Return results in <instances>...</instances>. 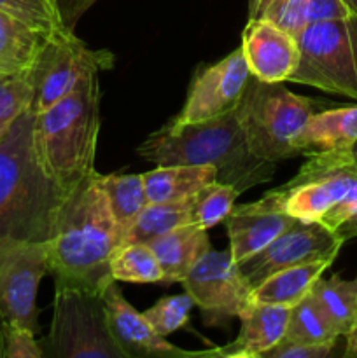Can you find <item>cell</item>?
<instances>
[{
	"mask_svg": "<svg viewBox=\"0 0 357 358\" xmlns=\"http://www.w3.org/2000/svg\"><path fill=\"white\" fill-rule=\"evenodd\" d=\"M345 6L352 10V14H357V0H343Z\"/></svg>",
	"mask_w": 357,
	"mask_h": 358,
	"instance_id": "ab89813d",
	"label": "cell"
},
{
	"mask_svg": "<svg viewBox=\"0 0 357 358\" xmlns=\"http://www.w3.org/2000/svg\"><path fill=\"white\" fill-rule=\"evenodd\" d=\"M307 163L300 168L290 182L308 180L331 173H350L357 178V140L346 149L315 152L307 156Z\"/></svg>",
	"mask_w": 357,
	"mask_h": 358,
	"instance_id": "1f68e13d",
	"label": "cell"
},
{
	"mask_svg": "<svg viewBox=\"0 0 357 358\" xmlns=\"http://www.w3.org/2000/svg\"><path fill=\"white\" fill-rule=\"evenodd\" d=\"M49 35L0 10V76L30 73Z\"/></svg>",
	"mask_w": 357,
	"mask_h": 358,
	"instance_id": "44dd1931",
	"label": "cell"
},
{
	"mask_svg": "<svg viewBox=\"0 0 357 358\" xmlns=\"http://www.w3.org/2000/svg\"><path fill=\"white\" fill-rule=\"evenodd\" d=\"M308 0H248V20H262L298 35L308 24Z\"/></svg>",
	"mask_w": 357,
	"mask_h": 358,
	"instance_id": "f546056e",
	"label": "cell"
},
{
	"mask_svg": "<svg viewBox=\"0 0 357 358\" xmlns=\"http://www.w3.org/2000/svg\"><path fill=\"white\" fill-rule=\"evenodd\" d=\"M357 178L350 173H331L301 182H287L275 191L282 198L284 212L301 222H318L338 205Z\"/></svg>",
	"mask_w": 357,
	"mask_h": 358,
	"instance_id": "e0dca14e",
	"label": "cell"
},
{
	"mask_svg": "<svg viewBox=\"0 0 357 358\" xmlns=\"http://www.w3.org/2000/svg\"><path fill=\"white\" fill-rule=\"evenodd\" d=\"M0 10L46 35L66 30L58 0H0Z\"/></svg>",
	"mask_w": 357,
	"mask_h": 358,
	"instance_id": "f1b7e54d",
	"label": "cell"
},
{
	"mask_svg": "<svg viewBox=\"0 0 357 358\" xmlns=\"http://www.w3.org/2000/svg\"><path fill=\"white\" fill-rule=\"evenodd\" d=\"M191 224L189 201L181 203H149L142 210L121 240V247L132 243H150L168 231Z\"/></svg>",
	"mask_w": 357,
	"mask_h": 358,
	"instance_id": "d4e9b609",
	"label": "cell"
},
{
	"mask_svg": "<svg viewBox=\"0 0 357 358\" xmlns=\"http://www.w3.org/2000/svg\"><path fill=\"white\" fill-rule=\"evenodd\" d=\"M98 177L100 173L94 170L66 196L48 241V257L55 283L102 296L114 282L111 259L121 247V233Z\"/></svg>",
	"mask_w": 357,
	"mask_h": 358,
	"instance_id": "7a4b0ae2",
	"label": "cell"
},
{
	"mask_svg": "<svg viewBox=\"0 0 357 358\" xmlns=\"http://www.w3.org/2000/svg\"><path fill=\"white\" fill-rule=\"evenodd\" d=\"M107 311V324L112 338L128 358L135 357H216L214 350L206 352H188L167 341L154 331L144 313H139L126 297L119 292L115 282H112L102 294Z\"/></svg>",
	"mask_w": 357,
	"mask_h": 358,
	"instance_id": "5bb4252c",
	"label": "cell"
},
{
	"mask_svg": "<svg viewBox=\"0 0 357 358\" xmlns=\"http://www.w3.org/2000/svg\"><path fill=\"white\" fill-rule=\"evenodd\" d=\"M100 133L98 76L76 91L35 112L34 135L38 157L49 177L66 192L94 171Z\"/></svg>",
	"mask_w": 357,
	"mask_h": 358,
	"instance_id": "277c9868",
	"label": "cell"
},
{
	"mask_svg": "<svg viewBox=\"0 0 357 358\" xmlns=\"http://www.w3.org/2000/svg\"><path fill=\"white\" fill-rule=\"evenodd\" d=\"M346 338V346H345V357L357 358V322L354 324V327L350 329L345 334Z\"/></svg>",
	"mask_w": 357,
	"mask_h": 358,
	"instance_id": "f35d334b",
	"label": "cell"
},
{
	"mask_svg": "<svg viewBox=\"0 0 357 358\" xmlns=\"http://www.w3.org/2000/svg\"><path fill=\"white\" fill-rule=\"evenodd\" d=\"M352 14L343 0H308V23L342 20Z\"/></svg>",
	"mask_w": 357,
	"mask_h": 358,
	"instance_id": "8d00e7d4",
	"label": "cell"
},
{
	"mask_svg": "<svg viewBox=\"0 0 357 358\" xmlns=\"http://www.w3.org/2000/svg\"><path fill=\"white\" fill-rule=\"evenodd\" d=\"M238 196H240V191L224 182L216 180L205 185L202 191H198L189 199L191 224H195L200 229L209 231L217 224L224 222L231 210L234 208Z\"/></svg>",
	"mask_w": 357,
	"mask_h": 358,
	"instance_id": "4316f807",
	"label": "cell"
},
{
	"mask_svg": "<svg viewBox=\"0 0 357 358\" xmlns=\"http://www.w3.org/2000/svg\"><path fill=\"white\" fill-rule=\"evenodd\" d=\"M34 121L30 107L0 138V257L23 245L48 243L70 194L42 166Z\"/></svg>",
	"mask_w": 357,
	"mask_h": 358,
	"instance_id": "6da1fadb",
	"label": "cell"
},
{
	"mask_svg": "<svg viewBox=\"0 0 357 358\" xmlns=\"http://www.w3.org/2000/svg\"><path fill=\"white\" fill-rule=\"evenodd\" d=\"M100 185L107 198L108 210L115 226L121 233V240L126 231L132 227L136 217L149 205L142 175H102Z\"/></svg>",
	"mask_w": 357,
	"mask_h": 358,
	"instance_id": "603a6c76",
	"label": "cell"
},
{
	"mask_svg": "<svg viewBox=\"0 0 357 358\" xmlns=\"http://www.w3.org/2000/svg\"><path fill=\"white\" fill-rule=\"evenodd\" d=\"M44 357L35 332L20 325L0 322V358H41Z\"/></svg>",
	"mask_w": 357,
	"mask_h": 358,
	"instance_id": "836d02e7",
	"label": "cell"
},
{
	"mask_svg": "<svg viewBox=\"0 0 357 358\" xmlns=\"http://www.w3.org/2000/svg\"><path fill=\"white\" fill-rule=\"evenodd\" d=\"M342 336L336 332L331 322L321 310L312 292L307 297L289 308V320L284 339L310 345L336 343Z\"/></svg>",
	"mask_w": 357,
	"mask_h": 358,
	"instance_id": "484cf974",
	"label": "cell"
},
{
	"mask_svg": "<svg viewBox=\"0 0 357 358\" xmlns=\"http://www.w3.org/2000/svg\"><path fill=\"white\" fill-rule=\"evenodd\" d=\"M97 0H58L59 14L66 30H76V23Z\"/></svg>",
	"mask_w": 357,
	"mask_h": 358,
	"instance_id": "74e56055",
	"label": "cell"
},
{
	"mask_svg": "<svg viewBox=\"0 0 357 358\" xmlns=\"http://www.w3.org/2000/svg\"><path fill=\"white\" fill-rule=\"evenodd\" d=\"M34 83L30 73L0 76V138L10 129L16 119L31 107Z\"/></svg>",
	"mask_w": 357,
	"mask_h": 358,
	"instance_id": "4dcf8cb0",
	"label": "cell"
},
{
	"mask_svg": "<svg viewBox=\"0 0 357 358\" xmlns=\"http://www.w3.org/2000/svg\"><path fill=\"white\" fill-rule=\"evenodd\" d=\"M332 262L335 261H315L280 269L252 290V299L276 306H294L312 292L314 283Z\"/></svg>",
	"mask_w": 357,
	"mask_h": 358,
	"instance_id": "7402d4cb",
	"label": "cell"
},
{
	"mask_svg": "<svg viewBox=\"0 0 357 358\" xmlns=\"http://www.w3.org/2000/svg\"><path fill=\"white\" fill-rule=\"evenodd\" d=\"M357 140V105L322 108L312 115L294 142L300 156L346 149Z\"/></svg>",
	"mask_w": 357,
	"mask_h": 358,
	"instance_id": "ac0fdd59",
	"label": "cell"
},
{
	"mask_svg": "<svg viewBox=\"0 0 357 358\" xmlns=\"http://www.w3.org/2000/svg\"><path fill=\"white\" fill-rule=\"evenodd\" d=\"M136 152L158 166H216L217 180L237 187L240 194L268 182L275 171V164L252 156L234 110L195 124H164L147 136Z\"/></svg>",
	"mask_w": 357,
	"mask_h": 358,
	"instance_id": "3957f363",
	"label": "cell"
},
{
	"mask_svg": "<svg viewBox=\"0 0 357 358\" xmlns=\"http://www.w3.org/2000/svg\"><path fill=\"white\" fill-rule=\"evenodd\" d=\"M296 38L300 63L290 83L357 100V14L308 23Z\"/></svg>",
	"mask_w": 357,
	"mask_h": 358,
	"instance_id": "8992f818",
	"label": "cell"
},
{
	"mask_svg": "<svg viewBox=\"0 0 357 358\" xmlns=\"http://www.w3.org/2000/svg\"><path fill=\"white\" fill-rule=\"evenodd\" d=\"M322 105L326 101L293 93L282 83H262L251 76L234 112L252 156L276 164L300 156L294 142Z\"/></svg>",
	"mask_w": 357,
	"mask_h": 358,
	"instance_id": "5b68a950",
	"label": "cell"
},
{
	"mask_svg": "<svg viewBox=\"0 0 357 358\" xmlns=\"http://www.w3.org/2000/svg\"><path fill=\"white\" fill-rule=\"evenodd\" d=\"M336 343L324 345H310V343H296L282 339L279 345L272 346L261 358H326L332 353Z\"/></svg>",
	"mask_w": 357,
	"mask_h": 358,
	"instance_id": "d590c367",
	"label": "cell"
},
{
	"mask_svg": "<svg viewBox=\"0 0 357 358\" xmlns=\"http://www.w3.org/2000/svg\"><path fill=\"white\" fill-rule=\"evenodd\" d=\"M160 262L163 280L161 283H177L184 280L189 269L210 250L206 231L195 224H186L168 231L163 236L147 243Z\"/></svg>",
	"mask_w": 357,
	"mask_h": 358,
	"instance_id": "d6986e66",
	"label": "cell"
},
{
	"mask_svg": "<svg viewBox=\"0 0 357 358\" xmlns=\"http://www.w3.org/2000/svg\"><path fill=\"white\" fill-rule=\"evenodd\" d=\"M181 283L195 306L202 310L203 324L209 327H226L252 303V289L240 275L230 250L210 248Z\"/></svg>",
	"mask_w": 357,
	"mask_h": 358,
	"instance_id": "9c48e42d",
	"label": "cell"
},
{
	"mask_svg": "<svg viewBox=\"0 0 357 358\" xmlns=\"http://www.w3.org/2000/svg\"><path fill=\"white\" fill-rule=\"evenodd\" d=\"M114 65L107 49H91L72 30L49 35L31 69L34 100L31 110L41 112L65 98L102 70Z\"/></svg>",
	"mask_w": 357,
	"mask_h": 358,
	"instance_id": "ba28073f",
	"label": "cell"
},
{
	"mask_svg": "<svg viewBox=\"0 0 357 358\" xmlns=\"http://www.w3.org/2000/svg\"><path fill=\"white\" fill-rule=\"evenodd\" d=\"M312 296L340 336H345L354 327L357 322V278L321 276L312 287Z\"/></svg>",
	"mask_w": 357,
	"mask_h": 358,
	"instance_id": "cb8c5ba5",
	"label": "cell"
},
{
	"mask_svg": "<svg viewBox=\"0 0 357 358\" xmlns=\"http://www.w3.org/2000/svg\"><path fill=\"white\" fill-rule=\"evenodd\" d=\"M48 273V243L23 245L0 257V322L37 332V292Z\"/></svg>",
	"mask_w": 357,
	"mask_h": 358,
	"instance_id": "7c38bea8",
	"label": "cell"
},
{
	"mask_svg": "<svg viewBox=\"0 0 357 358\" xmlns=\"http://www.w3.org/2000/svg\"><path fill=\"white\" fill-rule=\"evenodd\" d=\"M192 299L189 294H181V296H167L161 297L153 308L144 311V317L147 318L154 331L163 338L174 334L178 329L186 327L191 315Z\"/></svg>",
	"mask_w": 357,
	"mask_h": 358,
	"instance_id": "d6a6232c",
	"label": "cell"
},
{
	"mask_svg": "<svg viewBox=\"0 0 357 358\" xmlns=\"http://www.w3.org/2000/svg\"><path fill=\"white\" fill-rule=\"evenodd\" d=\"M149 203L189 201L205 185L217 180L216 166L167 164L142 173Z\"/></svg>",
	"mask_w": 357,
	"mask_h": 358,
	"instance_id": "ffe728a7",
	"label": "cell"
},
{
	"mask_svg": "<svg viewBox=\"0 0 357 358\" xmlns=\"http://www.w3.org/2000/svg\"><path fill=\"white\" fill-rule=\"evenodd\" d=\"M55 285L51 331L41 343L44 357L128 358L108 331L100 294L63 283Z\"/></svg>",
	"mask_w": 357,
	"mask_h": 358,
	"instance_id": "52a82bcc",
	"label": "cell"
},
{
	"mask_svg": "<svg viewBox=\"0 0 357 358\" xmlns=\"http://www.w3.org/2000/svg\"><path fill=\"white\" fill-rule=\"evenodd\" d=\"M318 222L335 231L343 241L357 238V182L346 192L345 198L332 206Z\"/></svg>",
	"mask_w": 357,
	"mask_h": 358,
	"instance_id": "e575fe53",
	"label": "cell"
},
{
	"mask_svg": "<svg viewBox=\"0 0 357 358\" xmlns=\"http://www.w3.org/2000/svg\"><path fill=\"white\" fill-rule=\"evenodd\" d=\"M294 217L284 212L279 192H266L261 199L245 205H234L224 220L230 238V254L237 266L268 247L276 236L289 229Z\"/></svg>",
	"mask_w": 357,
	"mask_h": 358,
	"instance_id": "4fadbf2b",
	"label": "cell"
},
{
	"mask_svg": "<svg viewBox=\"0 0 357 358\" xmlns=\"http://www.w3.org/2000/svg\"><path fill=\"white\" fill-rule=\"evenodd\" d=\"M248 79L251 70L241 48L231 51L220 62L202 66L192 79L184 107L168 124H195L234 110L244 96Z\"/></svg>",
	"mask_w": 357,
	"mask_h": 358,
	"instance_id": "8fae6325",
	"label": "cell"
},
{
	"mask_svg": "<svg viewBox=\"0 0 357 358\" xmlns=\"http://www.w3.org/2000/svg\"><path fill=\"white\" fill-rule=\"evenodd\" d=\"M345 241L322 222L294 220L268 247L238 266L252 290L280 269L315 261H335Z\"/></svg>",
	"mask_w": 357,
	"mask_h": 358,
	"instance_id": "30bf717a",
	"label": "cell"
},
{
	"mask_svg": "<svg viewBox=\"0 0 357 358\" xmlns=\"http://www.w3.org/2000/svg\"><path fill=\"white\" fill-rule=\"evenodd\" d=\"M111 275L114 282L161 283L160 262L146 243H132L119 247L111 259Z\"/></svg>",
	"mask_w": 357,
	"mask_h": 358,
	"instance_id": "83f0119b",
	"label": "cell"
},
{
	"mask_svg": "<svg viewBox=\"0 0 357 358\" xmlns=\"http://www.w3.org/2000/svg\"><path fill=\"white\" fill-rule=\"evenodd\" d=\"M240 48L251 76L262 83H286L300 63L296 35L270 21L247 20Z\"/></svg>",
	"mask_w": 357,
	"mask_h": 358,
	"instance_id": "9a60e30c",
	"label": "cell"
},
{
	"mask_svg": "<svg viewBox=\"0 0 357 358\" xmlns=\"http://www.w3.org/2000/svg\"><path fill=\"white\" fill-rule=\"evenodd\" d=\"M289 308L252 303L240 315V332L230 345L214 348L217 358H261L286 336Z\"/></svg>",
	"mask_w": 357,
	"mask_h": 358,
	"instance_id": "2e32d148",
	"label": "cell"
}]
</instances>
